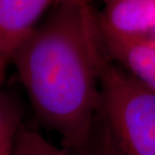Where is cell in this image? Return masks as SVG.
<instances>
[{
    "instance_id": "6da1fadb",
    "label": "cell",
    "mask_w": 155,
    "mask_h": 155,
    "mask_svg": "<svg viewBox=\"0 0 155 155\" xmlns=\"http://www.w3.org/2000/svg\"><path fill=\"white\" fill-rule=\"evenodd\" d=\"M107 57L97 12L82 0L54 1L12 55L36 122L58 133L66 149L92 150Z\"/></svg>"
},
{
    "instance_id": "7a4b0ae2",
    "label": "cell",
    "mask_w": 155,
    "mask_h": 155,
    "mask_svg": "<svg viewBox=\"0 0 155 155\" xmlns=\"http://www.w3.org/2000/svg\"><path fill=\"white\" fill-rule=\"evenodd\" d=\"M99 118L117 155H155V92L106 58Z\"/></svg>"
},
{
    "instance_id": "3957f363",
    "label": "cell",
    "mask_w": 155,
    "mask_h": 155,
    "mask_svg": "<svg viewBox=\"0 0 155 155\" xmlns=\"http://www.w3.org/2000/svg\"><path fill=\"white\" fill-rule=\"evenodd\" d=\"M97 19L105 35L148 38L155 29V0H109Z\"/></svg>"
},
{
    "instance_id": "277c9868",
    "label": "cell",
    "mask_w": 155,
    "mask_h": 155,
    "mask_svg": "<svg viewBox=\"0 0 155 155\" xmlns=\"http://www.w3.org/2000/svg\"><path fill=\"white\" fill-rule=\"evenodd\" d=\"M54 3L51 0H0V57L10 61Z\"/></svg>"
},
{
    "instance_id": "5b68a950",
    "label": "cell",
    "mask_w": 155,
    "mask_h": 155,
    "mask_svg": "<svg viewBox=\"0 0 155 155\" xmlns=\"http://www.w3.org/2000/svg\"><path fill=\"white\" fill-rule=\"evenodd\" d=\"M101 36L110 60L140 84L155 92V43L152 40L102 32Z\"/></svg>"
},
{
    "instance_id": "8992f818",
    "label": "cell",
    "mask_w": 155,
    "mask_h": 155,
    "mask_svg": "<svg viewBox=\"0 0 155 155\" xmlns=\"http://www.w3.org/2000/svg\"><path fill=\"white\" fill-rule=\"evenodd\" d=\"M24 111L17 96L0 89V155H12L15 138L23 125Z\"/></svg>"
},
{
    "instance_id": "52a82bcc",
    "label": "cell",
    "mask_w": 155,
    "mask_h": 155,
    "mask_svg": "<svg viewBox=\"0 0 155 155\" xmlns=\"http://www.w3.org/2000/svg\"><path fill=\"white\" fill-rule=\"evenodd\" d=\"M12 155H95L94 150L88 152H76L66 148H58L49 143L35 128L20 127L15 138Z\"/></svg>"
},
{
    "instance_id": "ba28073f",
    "label": "cell",
    "mask_w": 155,
    "mask_h": 155,
    "mask_svg": "<svg viewBox=\"0 0 155 155\" xmlns=\"http://www.w3.org/2000/svg\"><path fill=\"white\" fill-rule=\"evenodd\" d=\"M93 150L95 155H117L106 127L99 117L95 130Z\"/></svg>"
},
{
    "instance_id": "9c48e42d",
    "label": "cell",
    "mask_w": 155,
    "mask_h": 155,
    "mask_svg": "<svg viewBox=\"0 0 155 155\" xmlns=\"http://www.w3.org/2000/svg\"><path fill=\"white\" fill-rule=\"evenodd\" d=\"M7 61L5 58H3L2 57H0V87H1L2 80L4 78V73H5V66Z\"/></svg>"
}]
</instances>
